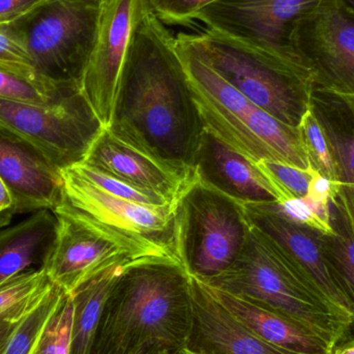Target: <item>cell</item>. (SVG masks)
Segmentation results:
<instances>
[{"label":"cell","instance_id":"obj_5","mask_svg":"<svg viewBox=\"0 0 354 354\" xmlns=\"http://www.w3.org/2000/svg\"><path fill=\"white\" fill-rule=\"evenodd\" d=\"M191 37L212 68L237 91L280 122L299 127L315 91L305 66L207 29Z\"/></svg>","mask_w":354,"mask_h":354},{"label":"cell","instance_id":"obj_39","mask_svg":"<svg viewBox=\"0 0 354 354\" xmlns=\"http://www.w3.org/2000/svg\"><path fill=\"white\" fill-rule=\"evenodd\" d=\"M14 212L12 210H8V212H1L0 214V229L3 228V227L8 226L12 222V216H14Z\"/></svg>","mask_w":354,"mask_h":354},{"label":"cell","instance_id":"obj_28","mask_svg":"<svg viewBox=\"0 0 354 354\" xmlns=\"http://www.w3.org/2000/svg\"><path fill=\"white\" fill-rule=\"evenodd\" d=\"M73 313L72 297L66 295L46 326L37 354H70Z\"/></svg>","mask_w":354,"mask_h":354},{"label":"cell","instance_id":"obj_10","mask_svg":"<svg viewBox=\"0 0 354 354\" xmlns=\"http://www.w3.org/2000/svg\"><path fill=\"white\" fill-rule=\"evenodd\" d=\"M290 53L354 116V16L339 0H326L297 20L288 35ZM314 91V93H315Z\"/></svg>","mask_w":354,"mask_h":354},{"label":"cell","instance_id":"obj_35","mask_svg":"<svg viewBox=\"0 0 354 354\" xmlns=\"http://www.w3.org/2000/svg\"><path fill=\"white\" fill-rule=\"evenodd\" d=\"M43 0H0V24H8L26 14Z\"/></svg>","mask_w":354,"mask_h":354},{"label":"cell","instance_id":"obj_32","mask_svg":"<svg viewBox=\"0 0 354 354\" xmlns=\"http://www.w3.org/2000/svg\"><path fill=\"white\" fill-rule=\"evenodd\" d=\"M0 64L35 68L24 46L6 24H0Z\"/></svg>","mask_w":354,"mask_h":354},{"label":"cell","instance_id":"obj_26","mask_svg":"<svg viewBox=\"0 0 354 354\" xmlns=\"http://www.w3.org/2000/svg\"><path fill=\"white\" fill-rule=\"evenodd\" d=\"M256 166L264 174L278 196V203L306 197L309 191L310 180L315 171L314 168L305 170L280 162H258Z\"/></svg>","mask_w":354,"mask_h":354},{"label":"cell","instance_id":"obj_23","mask_svg":"<svg viewBox=\"0 0 354 354\" xmlns=\"http://www.w3.org/2000/svg\"><path fill=\"white\" fill-rule=\"evenodd\" d=\"M334 233L324 235V247L337 278L354 308V231L336 204L330 202Z\"/></svg>","mask_w":354,"mask_h":354},{"label":"cell","instance_id":"obj_8","mask_svg":"<svg viewBox=\"0 0 354 354\" xmlns=\"http://www.w3.org/2000/svg\"><path fill=\"white\" fill-rule=\"evenodd\" d=\"M251 225L239 202L196 180L179 200V256L201 281L226 272L241 255Z\"/></svg>","mask_w":354,"mask_h":354},{"label":"cell","instance_id":"obj_24","mask_svg":"<svg viewBox=\"0 0 354 354\" xmlns=\"http://www.w3.org/2000/svg\"><path fill=\"white\" fill-rule=\"evenodd\" d=\"M66 293L52 284L10 337L2 354H37L41 336Z\"/></svg>","mask_w":354,"mask_h":354},{"label":"cell","instance_id":"obj_41","mask_svg":"<svg viewBox=\"0 0 354 354\" xmlns=\"http://www.w3.org/2000/svg\"><path fill=\"white\" fill-rule=\"evenodd\" d=\"M176 354H203L197 353V351H192V349L187 348V347H183V348L179 349Z\"/></svg>","mask_w":354,"mask_h":354},{"label":"cell","instance_id":"obj_20","mask_svg":"<svg viewBox=\"0 0 354 354\" xmlns=\"http://www.w3.org/2000/svg\"><path fill=\"white\" fill-rule=\"evenodd\" d=\"M54 210L41 209L0 229V284L31 270L41 268L57 229Z\"/></svg>","mask_w":354,"mask_h":354},{"label":"cell","instance_id":"obj_40","mask_svg":"<svg viewBox=\"0 0 354 354\" xmlns=\"http://www.w3.org/2000/svg\"><path fill=\"white\" fill-rule=\"evenodd\" d=\"M343 8L354 16V0H339Z\"/></svg>","mask_w":354,"mask_h":354},{"label":"cell","instance_id":"obj_19","mask_svg":"<svg viewBox=\"0 0 354 354\" xmlns=\"http://www.w3.org/2000/svg\"><path fill=\"white\" fill-rule=\"evenodd\" d=\"M207 287L233 316L266 342L299 354H328L332 351L333 347L326 341L283 314L251 299L209 285Z\"/></svg>","mask_w":354,"mask_h":354},{"label":"cell","instance_id":"obj_33","mask_svg":"<svg viewBox=\"0 0 354 354\" xmlns=\"http://www.w3.org/2000/svg\"><path fill=\"white\" fill-rule=\"evenodd\" d=\"M45 292L41 293L35 299H30L27 303L23 304V305L15 308L14 310L0 317V354L3 353L4 349H6V345H8V341H10V337L12 336L15 330L20 326L21 322L26 317L27 314L39 303V299L45 295Z\"/></svg>","mask_w":354,"mask_h":354},{"label":"cell","instance_id":"obj_37","mask_svg":"<svg viewBox=\"0 0 354 354\" xmlns=\"http://www.w3.org/2000/svg\"><path fill=\"white\" fill-rule=\"evenodd\" d=\"M177 351H172L168 345L162 341L153 340L141 345L132 354H176Z\"/></svg>","mask_w":354,"mask_h":354},{"label":"cell","instance_id":"obj_16","mask_svg":"<svg viewBox=\"0 0 354 354\" xmlns=\"http://www.w3.org/2000/svg\"><path fill=\"white\" fill-rule=\"evenodd\" d=\"M193 326L187 348L203 354H299L266 342L233 316L208 289L189 274Z\"/></svg>","mask_w":354,"mask_h":354},{"label":"cell","instance_id":"obj_4","mask_svg":"<svg viewBox=\"0 0 354 354\" xmlns=\"http://www.w3.org/2000/svg\"><path fill=\"white\" fill-rule=\"evenodd\" d=\"M204 283L283 314L333 348L344 342L354 324L305 280L276 243L253 226L234 263Z\"/></svg>","mask_w":354,"mask_h":354},{"label":"cell","instance_id":"obj_27","mask_svg":"<svg viewBox=\"0 0 354 354\" xmlns=\"http://www.w3.org/2000/svg\"><path fill=\"white\" fill-rule=\"evenodd\" d=\"M43 268H31L0 284V317L45 292L50 285Z\"/></svg>","mask_w":354,"mask_h":354},{"label":"cell","instance_id":"obj_25","mask_svg":"<svg viewBox=\"0 0 354 354\" xmlns=\"http://www.w3.org/2000/svg\"><path fill=\"white\" fill-rule=\"evenodd\" d=\"M297 129L312 167L334 183L342 185L326 129L316 113L313 103L304 114Z\"/></svg>","mask_w":354,"mask_h":354},{"label":"cell","instance_id":"obj_21","mask_svg":"<svg viewBox=\"0 0 354 354\" xmlns=\"http://www.w3.org/2000/svg\"><path fill=\"white\" fill-rule=\"evenodd\" d=\"M127 266H114L70 295L74 305L70 354L91 353L104 303L110 289Z\"/></svg>","mask_w":354,"mask_h":354},{"label":"cell","instance_id":"obj_18","mask_svg":"<svg viewBox=\"0 0 354 354\" xmlns=\"http://www.w3.org/2000/svg\"><path fill=\"white\" fill-rule=\"evenodd\" d=\"M194 170L198 180L239 203H278L276 192L256 164L205 129Z\"/></svg>","mask_w":354,"mask_h":354},{"label":"cell","instance_id":"obj_36","mask_svg":"<svg viewBox=\"0 0 354 354\" xmlns=\"http://www.w3.org/2000/svg\"><path fill=\"white\" fill-rule=\"evenodd\" d=\"M332 203L336 204L340 208L354 231V185H341L338 197H337L336 201L332 202Z\"/></svg>","mask_w":354,"mask_h":354},{"label":"cell","instance_id":"obj_2","mask_svg":"<svg viewBox=\"0 0 354 354\" xmlns=\"http://www.w3.org/2000/svg\"><path fill=\"white\" fill-rule=\"evenodd\" d=\"M193 326L189 274L174 260L124 268L108 293L91 354H132L149 341L187 347Z\"/></svg>","mask_w":354,"mask_h":354},{"label":"cell","instance_id":"obj_12","mask_svg":"<svg viewBox=\"0 0 354 354\" xmlns=\"http://www.w3.org/2000/svg\"><path fill=\"white\" fill-rule=\"evenodd\" d=\"M143 0H103L95 45L79 89L103 128L113 122L122 71Z\"/></svg>","mask_w":354,"mask_h":354},{"label":"cell","instance_id":"obj_11","mask_svg":"<svg viewBox=\"0 0 354 354\" xmlns=\"http://www.w3.org/2000/svg\"><path fill=\"white\" fill-rule=\"evenodd\" d=\"M62 176L64 189L59 204L127 236L163 250L181 264L179 256L180 199L165 205H147L106 193L79 176L72 167L62 169Z\"/></svg>","mask_w":354,"mask_h":354},{"label":"cell","instance_id":"obj_3","mask_svg":"<svg viewBox=\"0 0 354 354\" xmlns=\"http://www.w3.org/2000/svg\"><path fill=\"white\" fill-rule=\"evenodd\" d=\"M189 88L204 129L254 164L268 160L308 170L312 167L299 129L250 101L200 53L191 35L176 37Z\"/></svg>","mask_w":354,"mask_h":354},{"label":"cell","instance_id":"obj_17","mask_svg":"<svg viewBox=\"0 0 354 354\" xmlns=\"http://www.w3.org/2000/svg\"><path fill=\"white\" fill-rule=\"evenodd\" d=\"M0 177L14 200V214L54 210L62 202V170L28 145L2 134Z\"/></svg>","mask_w":354,"mask_h":354},{"label":"cell","instance_id":"obj_7","mask_svg":"<svg viewBox=\"0 0 354 354\" xmlns=\"http://www.w3.org/2000/svg\"><path fill=\"white\" fill-rule=\"evenodd\" d=\"M54 212L57 216V229L41 268L50 282L66 295H72L114 266L147 260L177 262L163 250L127 236L64 204H59Z\"/></svg>","mask_w":354,"mask_h":354},{"label":"cell","instance_id":"obj_6","mask_svg":"<svg viewBox=\"0 0 354 354\" xmlns=\"http://www.w3.org/2000/svg\"><path fill=\"white\" fill-rule=\"evenodd\" d=\"M103 0H43L8 23L41 76L77 85L95 45Z\"/></svg>","mask_w":354,"mask_h":354},{"label":"cell","instance_id":"obj_9","mask_svg":"<svg viewBox=\"0 0 354 354\" xmlns=\"http://www.w3.org/2000/svg\"><path fill=\"white\" fill-rule=\"evenodd\" d=\"M102 129L79 87L46 105L0 100V134L28 145L60 170L81 163Z\"/></svg>","mask_w":354,"mask_h":354},{"label":"cell","instance_id":"obj_29","mask_svg":"<svg viewBox=\"0 0 354 354\" xmlns=\"http://www.w3.org/2000/svg\"><path fill=\"white\" fill-rule=\"evenodd\" d=\"M72 168L79 176L84 177L87 180L97 185L99 189L105 191L106 193L111 194L116 197L130 200V201L137 202V203L147 204V205H165V204L174 203V202L164 199L161 196L141 191L124 181L107 176V174H103L95 168L89 167L85 164H76V165L72 166Z\"/></svg>","mask_w":354,"mask_h":354},{"label":"cell","instance_id":"obj_38","mask_svg":"<svg viewBox=\"0 0 354 354\" xmlns=\"http://www.w3.org/2000/svg\"><path fill=\"white\" fill-rule=\"evenodd\" d=\"M14 207V200H12V195L8 191L6 185H4L3 180L0 177V214L4 212L12 210Z\"/></svg>","mask_w":354,"mask_h":354},{"label":"cell","instance_id":"obj_34","mask_svg":"<svg viewBox=\"0 0 354 354\" xmlns=\"http://www.w3.org/2000/svg\"><path fill=\"white\" fill-rule=\"evenodd\" d=\"M341 185L315 170L310 180L307 196L322 203L330 204V202L336 201Z\"/></svg>","mask_w":354,"mask_h":354},{"label":"cell","instance_id":"obj_22","mask_svg":"<svg viewBox=\"0 0 354 354\" xmlns=\"http://www.w3.org/2000/svg\"><path fill=\"white\" fill-rule=\"evenodd\" d=\"M78 87L52 82L35 68L0 64V100L46 105Z\"/></svg>","mask_w":354,"mask_h":354},{"label":"cell","instance_id":"obj_1","mask_svg":"<svg viewBox=\"0 0 354 354\" xmlns=\"http://www.w3.org/2000/svg\"><path fill=\"white\" fill-rule=\"evenodd\" d=\"M167 163L194 170L204 132L176 37L143 0L127 54L113 122Z\"/></svg>","mask_w":354,"mask_h":354},{"label":"cell","instance_id":"obj_30","mask_svg":"<svg viewBox=\"0 0 354 354\" xmlns=\"http://www.w3.org/2000/svg\"><path fill=\"white\" fill-rule=\"evenodd\" d=\"M218 0H147L153 12L164 24L189 25L198 15Z\"/></svg>","mask_w":354,"mask_h":354},{"label":"cell","instance_id":"obj_13","mask_svg":"<svg viewBox=\"0 0 354 354\" xmlns=\"http://www.w3.org/2000/svg\"><path fill=\"white\" fill-rule=\"evenodd\" d=\"M324 1L218 0L204 8L198 15L197 21L203 23L207 30L297 60L289 51L287 44L291 27Z\"/></svg>","mask_w":354,"mask_h":354},{"label":"cell","instance_id":"obj_14","mask_svg":"<svg viewBox=\"0 0 354 354\" xmlns=\"http://www.w3.org/2000/svg\"><path fill=\"white\" fill-rule=\"evenodd\" d=\"M241 205L250 225L276 243L299 274L330 305L354 322L353 304L328 259L324 234L289 220L279 212L276 203Z\"/></svg>","mask_w":354,"mask_h":354},{"label":"cell","instance_id":"obj_15","mask_svg":"<svg viewBox=\"0 0 354 354\" xmlns=\"http://www.w3.org/2000/svg\"><path fill=\"white\" fill-rule=\"evenodd\" d=\"M81 163L169 202L178 201L198 179L195 171L167 163L112 128L102 129Z\"/></svg>","mask_w":354,"mask_h":354},{"label":"cell","instance_id":"obj_31","mask_svg":"<svg viewBox=\"0 0 354 354\" xmlns=\"http://www.w3.org/2000/svg\"><path fill=\"white\" fill-rule=\"evenodd\" d=\"M324 127L336 160L341 183L354 185V129L344 135L326 128L324 124Z\"/></svg>","mask_w":354,"mask_h":354}]
</instances>
